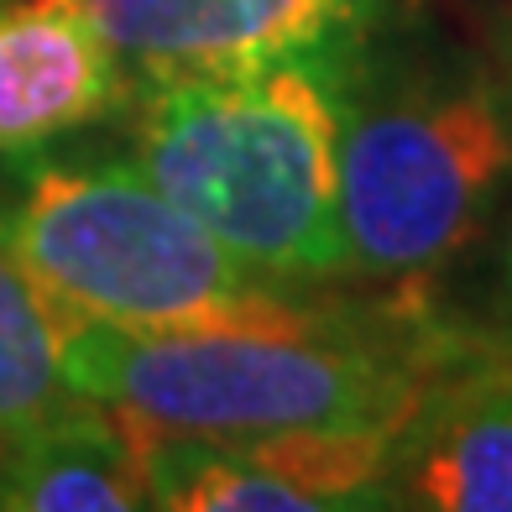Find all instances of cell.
Masks as SVG:
<instances>
[{
  "label": "cell",
  "mask_w": 512,
  "mask_h": 512,
  "mask_svg": "<svg viewBox=\"0 0 512 512\" xmlns=\"http://www.w3.org/2000/svg\"><path fill=\"white\" fill-rule=\"evenodd\" d=\"M512 189V74L460 42L387 32L340 53V236L361 288L429 293Z\"/></svg>",
  "instance_id": "7a4b0ae2"
},
{
  "label": "cell",
  "mask_w": 512,
  "mask_h": 512,
  "mask_svg": "<svg viewBox=\"0 0 512 512\" xmlns=\"http://www.w3.org/2000/svg\"><path fill=\"white\" fill-rule=\"evenodd\" d=\"M121 157L256 272L351 283L340 236V53L126 79Z\"/></svg>",
  "instance_id": "3957f363"
},
{
  "label": "cell",
  "mask_w": 512,
  "mask_h": 512,
  "mask_svg": "<svg viewBox=\"0 0 512 512\" xmlns=\"http://www.w3.org/2000/svg\"><path fill=\"white\" fill-rule=\"evenodd\" d=\"M147 507L162 512H366L392 507L382 429L168 434L147 424Z\"/></svg>",
  "instance_id": "5b68a950"
},
{
  "label": "cell",
  "mask_w": 512,
  "mask_h": 512,
  "mask_svg": "<svg viewBox=\"0 0 512 512\" xmlns=\"http://www.w3.org/2000/svg\"><path fill=\"white\" fill-rule=\"evenodd\" d=\"M492 319H497V335L512 340V215H507V230H502V246H497V267H492Z\"/></svg>",
  "instance_id": "8fae6325"
},
{
  "label": "cell",
  "mask_w": 512,
  "mask_h": 512,
  "mask_svg": "<svg viewBox=\"0 0 512 512\" xmlns=\"http://www.w3.org/2000/svg\"><path fill=\"white\" fill-rule=\"evenodd\" d=\"M147 424L105 398L0 439V507L6 512H136L147 507Z\"/></svg>",
  "instance_id": "9c48e42d"
},
{
  "label": "cell",
  "mask_w": 512,
  "mask_h": 512,
  "mask_svg": "<svg viewBox=\"0 0 512 512\" xmlns=\"http://www.w3.org/2000/svg\"><path fill=\"white\" fill-rule=\"evenodd\" d=\"M131 79L209 74L298 53H345L387 0H79Z\"/></svg>",
  "instance_id": "8992f818"
},
{
  "label": "cell",
  "mask_w": 512,
  "mask_h": 512,
  "mask_svg": "<svg viewBox=\"0 0 512 512\" xmlns=\"http://www.w3.org/2000/svg\"><path fill=\"white\" fill-rule=\"evenodd\" d=\"M126 63L79 0H16L0 11V157L68 142L115 115Z\"/></svg>",
  "instance_id": "ba28073f"
},
{
  "label": "cell",
  "mask_w": 512,
  "mask_h": 512,
  "mask_svg": "<svg viewBox=\"0 0 512 512\" xmlns=\"http://www.w3.org/2000/svg\"><path fill=\"white\" fill-rule=\"evenodd\" d=\"M0 246L63 324L194 330L324 293L241 262L126 157L58 142L0 157Z\"/></svg>",
  "instance_id": "277c9868"
},
{
  "label": "cell",
  "mask_w": 512,
  "mask_h": 512,
  "mask_svg": "<svg viewBox=\"0 0 512 512\" xmlns=\"http://www.w3.org/2000/svg\"><path fill=\"white\" fill-rule=\"evenodd\" d=\"M74 398L63 377V324L0 246V439Z\"/></svg>",
  "instance_id": "30bf717a"
},
{
  "label": "cell",
  "mask_w": 512,
  "mask_h": 512,
  "mask_svg": "<svg viewBox=\"0 0 512 512\" xmlns=\"http://www.w3.org/2000/svg\"><path fill=\"white\" fill-rule=\"evenodd\" d=\"M392 507L512 512V340L465 335L392 439Z\"/></svg>",
  "instance_id": "52a82bcc"
},
{
  "label": "cell",
  "mask_w": 512,
  "mask_h": 512,
  "mask_svg": "<svg viewBox=\"0 0 512 512\" xmlns=\"http://www.w3.org/2000/svg\"><path fill=\"white\" fill-rule=\"evenodd\" d=\"M460 345L465 330L434 314L429 293L351 304L324 288L288 309L194 330L63 324V377L168 434H398Z\"/></svg>",
  "instance_id": "6da1fadb"
},
{
  "label": "cell",
  "mask_w": 512,
  "mask_h": 512,
  "mask_svg": "<svg viewBox=\"0 0 512 512\" xmlns=\"http://www.w3.org/2000/svg\"><path fill=\"white\" fill-rule=\"evenodd\" d=\"M497 48H502V68L512 74V0H497Z\"/></svg>",
  "instance_id": "7c38bea8"
}]
</instances>
